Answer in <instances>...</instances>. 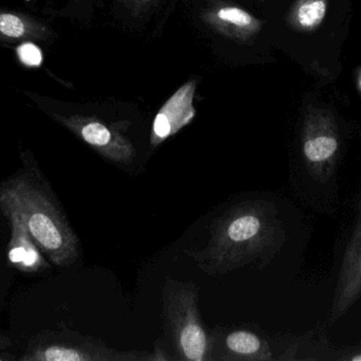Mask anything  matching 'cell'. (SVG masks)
<instances>
[{
    "label": "cell",
    "mask_w": 361,
    "mask_h": 361,
    "mask_svg": "<svg viewBox=\"0 0 361 361\" xmlns=\"http://www.w3.org/2000/svg\"><path fill=\"white\" fill-rule=\"evenodd\" d=\"M286 242V224L276 203L256 199L231 206L212 223L204 249L184 252L204 273L218 277L247 265L267 268Z\"/></svg>",
    "instance_id": "obj_1"
},
{
    "label": "cell",
    "mask_w": 361,
    "mask_h": 361,
    "mask_svg": "<svg viewBox=\"0 0 361 361\" xmlns=\"http://www.w3.org/2000/svg\"><path fill=\"white\" fill-rule=\"evenodd\" d=\"M0 205L20 214L30 235L53 264L69 267L78 261V235L39 176L23 171L8 178L0 187Z\"/></svg>",
    "instance_id": "obj_2"
},
{
    "label": "cell",
    "mask_w": 361,
    "mask_h": 361,
    "mask_svg": "<svg viewBox=\"0 0 361 361\" xmlns=\"http://www.w3.org/2000/svg\"><path fill=\"white\" fill-rule=\"evenodd\" d=\"M345 148L332 118L307 117L303 123L296 173L301 194L318 213L335 216L339 209V171Z\"/></svg>",
    "instance_id": "obj_3"
},
{
    "label": "cell",
    "mask_w": 361,
    "mask_h": 361,
    "mask_svg": "<svg viewBox=\"0 0 361 361\" xmlns=\"http://www.w3.org/2000/svg\"><path fill=\"white\" fill-rule=\"evenodd\" d=\"M197 302V285L167 278L163 288V314L175 360L210 361L212 336L204 328Z\"/></svg>",
    "instance_id": "obj_4"
},
{
    "label": "cell",
    "mask_w": 361,
    "mask_h": 361,
    "mask_svg": "<svg viewBox=\"0 0 361 361\" xmlns=\"http://www.w3.org/2000/svg\"><path fill=\"white\" fill-rule=\"evenodd\" d=\"M354 216L352 224L343 235L339 243L337 279L329 324L345 317L361 298V187L353 199Z\"/></svg>",
    "instance_id": "obj_5"
},
{
    "label": "cell",
    "mask_w": 361,
    "mask_h": 361,
    "mask_svg": "<svg viewBox=\"0 0 361 361\" xmlns=\"http://www.w3.org/2000/svg\"><path fill=\"white\" fill-rule=\"evenodd\" d=\"M157 350L156 354L142 351H116L92 337L61 335L57 341L30 345L20 360L25 361H152L169 360Z\"/></svg>",
    "instance_id": "obj_6"
},
{
    "label": "cell",
    "mask_w": 361,
    "mask_h": 361,
    "mask_svg": "<svg viewBox=\"0 0 361 361\" xmlns=\"http://www.w3.org/2000/svg\"><path fill=\"white\" fill-rule=\"evenodd\" d=\"M56 119L104 158L123 167H130L135 161V146L124 134L128 122L106 124L95 117L80 114L56 116Z\"/></svg>",
    "instance_id": "obj_7"
},
{
    "label": "cell",
    "mask_w": 361,
    "mask_h": 361,
    "mask_svg": "<svg viewBox=\"0 0 361 361\" xmlns=\"http://www.w3.org/2000/svg\"><path fill=\"white\" fill-rule=\"evenodd\" d=\"M201 19L216 33L239 44L252 42L262 29L260 19L225 0H206Z\"/></svg>",
    "instance_id": "obj_8"
},
{
    "label": "cell",
    "mask_w": 361,
    "mask_h": 361,
    "mask_svg": "<svg viewBox=\"0 0 361 361\" xmlns=\"http://www.w3.org/2000/svg\"><path fill=\"white\" fill-rule=\"evenodd\" d=\"M212 336L210 360L271 361L275 360L271 345L256 333L247 330L222 332Z\"/></svg>",
    "instance_id": "obj_9"
},
{
    "label": "cell",
    "mask_w": 361,
    "mask_h": 361,
    "mask_svg": "<svg viewBox=\"0 0 361 361\" xmlns=\"http://www.w3.org/2000/svg\"><path fill=\"white\" fill-rule=\"evenodd\" d=\"M197 81L192 80L180 87L159 110L152 125L150 143L154 148L177 134L195 117L193 97Z\"/></svg>",
    "instance_id": "obj_10"
},
{
    "label": "cell",
    "mask_w": 361,
    "mask_h": 361,
    "mask_svg": "<svg viewBox=\"0 0 361 361\" xmlns=\"http://www.w3.org/2000/svg\"><path fill=\"white\" fill-rule=\"evenodd\" d=\"M2 213L10 220L11 239L8 256L11 264L21 273H38L50 267L44 260L42 249L25 227L20 214L8 206L0 205Z\"/></svg>",
    "instance_id": "obj_11"
},
{
    "label": "cell",
    "mask_w": 361,
    "mask_h": 361,
    "mask_svg": "<svg viewBox=\"0 0 361 361\" xmlns=\"http://www.w3.org/2000/svg\"><path fill=\"white\" fill-rule=\"evenodd\" d=\"M299 339L295 360L361 361V343L351 347H333L324 330L310 333Z\"/></svg>",
    "instance_id": "obj_12"
},
{
    "label": "cell",
    "mask_w": 361,
    "mask_h": 361,
    "mask_svg": "<svg viewBox=\"0 0 361 361\" xmlns=\"http://www.w3.org/2000/svg\"><path fill=\"white\" fill-rule=\"evenodd\" d=\"M48 34L44 25L30 17L0 11V40H42Z\"/></svg>",
    "instance_id": "obj_13"
},
{
    "label": "cell",
    "mask_w": 361,
    "mask_h": 361,
    "mask_svg": "<svg viewBox=\"0 0 361 361\" xmlns=\"http://www.w3.org/2000/svg\"><path fill=\"white\" fill-rule=\"evenodd\" d=\"M326 0H296L288 15V23L301 31H311L322 25L326 14Z\"/></svg>",
    "instance_id": "obj_14"
},
{
    "label": "cell",
    "mask_w": 361,
    "mask_h": 361,
    "mask_svg": "<svg viewBox=\"0 0 361 361\" xmlns=\"http://www.w3.org/2000/svg\"><path fill=\"white\" fill-rule=\"evenodd\" d=\"M17 55L23 65L38 67L42 63V50L32 42H23L17 48Z\"/></svg>",
    "instance_id": "obj_15"
},
{
    "label": "cell",
    "mask_w": 361,
    "mask_h": 361,
    "mask_svg": "<svg viewBox=\"0 0 361 361\" xmlns=\"http://www.w3.org/2000/svg\"><path fill=\"white\" fill-rule=\"evenodd\" d=\"M156 1L157 0H118V2L126 6L133 15L144 12Z\"/></svg>",
    "instance_id": "obj_16"
},
{
    "label": "cell",
    "mask_w": 361,
    "mask_h": 361,
    "mask_svg": "<svg viewBox=\"0 0 361 361\" xmlns=\"http://www.w3.org/2000/svg\"><path fill=\"white\" fill-rule=\"evenodd\" d=\"M11 347H12V341H11V339L8 338V337L0 334V351Z\"/></svg>",
    "instance_id": "obj_17"
},
{
    "label": "cell",
    "mask_w": 361,
    "mask_h": 361,
    "mask_svg": "<svg viewBox=\"0 0 361 361\" xmlns=\"http://www.w3.org/2000/svg\"><path fill=\"white\" fill-rule=\"evenodd\" d=\"M260 1H263V0H260Z\"/></svg>",
    "instance_id": "obj_18"
}]
</instances>
